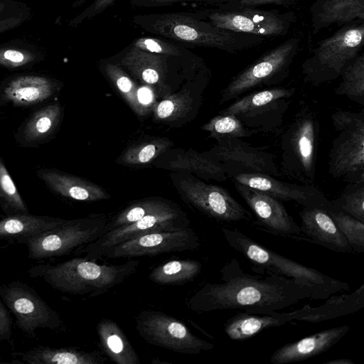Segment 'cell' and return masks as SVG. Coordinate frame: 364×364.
<instances>
[{"label": "cell", "mask_w": 364, "mask_h": 364, "mask_svg": "<svg viewBox=\"0 0 364 364\" xmlns=\"http://www.w3.org/2000/svg\"><path fill=\"white\" fill-rule=\"evenodd\" d=\"M117 0H92L91 3L70 22L77 26L85 21L95 18L112 6Z\"/></svg>", "instance_id": "43"}, {"label": "cell", "mask_w": 364, "mask_h": 364, "mask_svg": "<svg viewBox=\"0 0 364 364\" xmlns=\"http://www.w3.org/2000/svg\"><path fill=\"white\" fill-rule=\"evenodd\" d=\"M0 206L6 216L29 213L24 200L19 193L18 190L1 156Z\"/></svg>", "instance_id": "37"}, {"label": "cell", "mask_w": 364, "mask_h": 364, "mask_svg": "<svg viewBox=\"0 0 364 364\" xmlns=\"http://www.w3.org/2000/svg\"><path fill=\"white\" fill-rule=\"evenodd\" d=\"M311 25L316 33L336 23L339 26L364 19V0H316L311 5Z\"/></svg>", "instance_id": "27"}, {"label": "cell", "mask_w": 364, "mask_h": 364, "mask_svg": "<svg viewBox=\"0 0 364 364\" xmlns=\"http://www.w3.org/2000/svg\"><path fill=\"white\" fill-rule=\"evenodd\" d=\"M139 264V260L129 259L121 264H100L85 257H75L54 265L37 264L28 273L59 291L96 296L127 279Z\"/></svg>", "instance_id": "3"}, {"label": "cell", "mask_w": 364, "mask_h": 364, "mask_svg": "<svg viewBox=\"0 0 364 364\" xmlns=\"http://www.w3.org/2000/svg\"><path fill=\"white\" fill-rule=\"evenodd\" d=\"M12 336V320L0 299V341H10Z\"/></svg>", "instance_id": "45"}, {"label": "cell", "mask_w": 364, "mask_h": 364, "mask_svg": "<svg viewBox=\"0 0 364 364\" xmlns=\"http://www.w3.org/2000/svg\"><path fill=\"white\" fill-rule=\"evenodd\" d=\"M267 275L244 271L232 258L220 269V282L207 283L188 299V307L197 313L239 309L255 314H272L289 307L314 293L306 284L267 272Z\"/></svg>", "instance_id": "1"}, {"label": "cell", "mask_w": 364, "mask_h": 364, "mask_svg": "<svg viewBox=\"0 0 364 364\" xmlns=\"http://www.w3.org/2000/svg\"><path fill=\"white\" fill-rule=\"evenodd\" d=\"M0 298L25 333L35 336L38 328L56 330L63 325L59 314L28 284L15 281L0 286Z\"/></svg>", "instance_id": "12"}, {"label": "cell", "mask_w": 364, "mask_h": 364, "mask_svg": "<svg viewBox=\"0 0 364 364\" xmlns=\"http://www.w3.org/2000/svg\"><path fill=\"white\" fill-rule=\"evenodd\" d=\"M289 0H237V7H255L268 4H284Z\"/></svg>", "instance_id": "47"}, {"label": "cell", "mask_w": 364, "mask_h": 364, "mask_svg": "<svg viewBox=\"0 0 364 364\" xmlns=\"http://www.w3.org/2000/svg\"><path fill=\"white\" fill-rule=\"evenodd\" d=\"M174 208H176V206L161 200L146 199L140 200L130 205L116 215L112 221L107 222L105 228V233L134 223L147 215Z\"/></svg>", "instance_id": "34"}, {"label": "cell", "mask_w": 364, "mask_h": 364, "mask_svg": "<svg viewBox=\"0 0 364 364\" xmlns=\"http://www.w3.org/2000/svg\"><path fill=\"white\" fill-rule=\"evenodd\" d=\"M139 99L140 102L145 106L149 104L151 100V92L146 88H142L138 91Z\"/></svg>", "instance_id": "48"}, {"label": "cell", "mask_w": 364, "mask_h": 364, "mask_svg": "<svg viewBox=\"0 0 364 364\" xmlns=\"http://www.w3.org/2000/svg\"><path fill=\"white\" fill-rule=\"evenodd\" d=\"M107 223L105 218L100 215L68 220L51 230L17 242L27 247L29 259L58 257L95 241L105 233Z\"/></svg>", "instance_id": "8"}, {"label": "cell", "mask_w": 364, "mask_h": 364, "mask_svg": "<svg viewBox=\"0 0 364 364\" xmlns=\"http://www.w3.org/2000/svg\"><path fill=\"white\" fill-rule=\"evenodd\" d=\"M188 50L187 49L178 55L161 54L144 50L131 43L119 53L118 63L141 82L164 86L170 72L171 63Z\"/></svg>", "instance_id": "21"}, {"label": "cell", "mask_w": 364, "mask_h": 364, "mask_svg": "<svg viewBox=\"0 0 364 364\" xmlns=\"http://www.w3.org/2000/svg\"><path fill=\"white\" fill-rule=\"evenodd\" d=\"M141 29L181 45L210 47L234 53L262 41V36L220 28L200 12L151 13L133 16Z\"/></svg>", "instance_id": "2"}, {"label": "cell", "mask_w": 364, "mask_h": 364, "mask_svg": "<svg viewBox=\"0 0 364 364\" xmlns=\"http://www.w3.org/2000/svg\"><path fill=\"white\" fill-rule=\"evenodd\" d=\"M191 98L188 92L178 93L159 102L155 109V115L160 119H173L191 109Z\"/></svg>", "instance_id": "42"}, {"label": "cell", "mask_w": 364, "mask_h": 364, "mask_svg": "<svg viewBox=\"0 0 364 364\" xmlns=\"http://www.w3.org/2000/svg\"><path fill=\"white\" fill-rule=\"evenodd\" d=\"M327 299L318 306L306 304L287 314L291 321L316 323L353 314L364 307V284L350 294L331 296Z\"/></svg>", "instance_id": "25"}, {"label": "cell", "mask_w": 364, "mask_h": 364, "mask_svg": "<svg viewBox=\"0 0 364 364\" xmlns=\"http://www.w3.org/2000/svg\"><path fill=\"white\" fill-rule=\"evenodd\" d=\"M202 264L195 259H173L156 267L149 279L160 285H181L192 281L200 272Z\"/></svg>", "instance_id": "32"}, {"label": "cell", "mask_w": 364, "mask_h": 364, "mask_svg": "<svg viewBox=\"0 0 364 364\" xmlns=\"http://www.w3.org/2000/svg\"><path fill=\"white\" fill-rule=\"evenodd\" d=\"M338 135L328 155V171L347 183L364 182V109L340 110L331 114Z\"/></svg>", "instance_id": "6"}, {"label": "cell", "mask_w": 364, "mask_h": 364, "mask_svg": "<svg viewBox=\"0 0 364 364\" xmlns=\"http://www.w3.org/2000/svg\"><path fill=\"white\" fill-rule=\"evenodd\" d=\"M211 138L218 140L224 137L243 138L256 134L246 127L235 116L230 114H220L211 119L202 127Z\"/></svg>", "instance_id": "38"}, {"label": "cell", "mask_w": 364, "mask_h": 364, "mask_svg": "<svg viewBox=\"0 0 364 364\" xmlns=\"http://www.w3.org/2000/svg\"><path fill=\"white\" fill-rule=\"evenodd\" d=\"M28 17L29 14H24L9 17L0 21V34L18 27L25 21H26Z\"/></svg>", "instance_id": "46"}, {"label": "cell", "mask_w": 364, "mask_h": 364, "mask_svg": "<svg viewBox=\"0 0 364 364\" xmlns=\"http://www.w3.org/2000/svg\"><path fill=\"white\" fill-rule=\"evenodd\" d=\"M349 358H337L325 362L324 364H353Z\"/></svg>", "instance_id": "49"}, {"label": "cell", "mask_w": 364, "mask_h": 364, "mask_svg": "<svg viewBox=\"0 0 364 364\" xmlns=\"http://www.w3.org/2000/svg\"><path fill=\"white\" fill-rule=\"evenodd\" d=\"M103 70L108 78L114 84L132 109L140 116L147 113L146 107L139 99L138 91L135 84L122 70L119 63L105 61Z\"/></svg>", "instance_id": "36"}, {"label": "cell", "mask_w": 364, "mask_h": 364, "mask_svg": "<svg viewBox=\"0 0 364 364\" xmlns=\"http://www.w3.org/2000/svg\"><path fill=\"white\" fill-rule=\"evenodd\" d=\"M68 220L28 213L6 216L0 220V240H16L51 230Z\"/></svg>", "instance_id": "30"}, {"label": "cell", "mask_w": 364, "mask_h": 364, "mask_svg": "<svg viewBox=\"0 0 364 364\" xmlns=\"http://www.w3.org/2000/svg\"><path fill=\"white\" fill-rule=\"evenodd\" d=\"M14 355L18 356L22 362L30 364H102L107 360L97 350L87 352L43 346Z\"/></svg>", "instance_id": "28"}, {"label": "cell", "mask_w": 364, "mask_h": 364, "mask_svg": "<svg viewBox=\"0 0 364 364\" xmlns=\"http://www.w3.org/2000/svg\"><path fill=\"white\" fill-rule=\"evenodd\" d=\"M214 26L237 33L259 36H285L294 19L292 13L280 14L252 7H236L200 11Z\"/></svg>", "instance_id": "13"}, {"label": "cell", "mask_w": 364, "mask_h": 364, "mask_svg": "<svg viewBox=\"0 0 364 364\" xmlns=\"http://www.w3.org/2000/svg\"><path fill=\"white\" fill-rule=\"evenodd\" d=\"M348 331L349 326L343 325L287 343L272 354L269 361L272 364H287L305 360L332 348Z\"/></svg>", "instance_id": "23"}, {"label": "cell", "mask_w": 364, "mask_h": 364, "mask_svg": "<svg viewBox=\"0 0 364 364\" xmlns=\"http://www.w3.org/2000/svg\"><path fill=\"white\" fill-rule=\"evenodd\" d=\"M200 245L198 235L189 226L176 231L151 232L122 242L107 250L102 258H130L193 251Z\"/></svg>", "instance_id": "16"}, {"label": "cell", "mask_w": 364, "mask_h": 364, "mask_svg": "<svg viewBox=\"0 0 364 364\" xmlns=\"http://www.w3.org/2000/svg\"><path fill=\"white\" fill-rule=\"evenodd\" d=\"M299 41L295 37L287 39L233 77L220 94V103L235 100L256 88L280 83L289 73Z\"/></svg>", "instance_id": "9"}, {"label": "cell", "mask_w": 364, "mask_h": 364, "mask_svg": "<svg viewBox=\"0 0 364 364\" xmlns=\"http://www.w3.org/2000/svg\"><path fill=\"white\" fill-rule=\"evenodd\" d=\"M329 209L303 207L299 212L301 234L331 251L348 253L353 250L331 217Z\"/></svg>", "instance_id": "22"}, {"label": "cell", "mask_w": 364, "mask_h": 364, "mask_svg": "<svg viewBox=\"0 0 364 364\" xmlns=\"http://www.w3.org/2000/svg\"><path fill=\"white\" fill-rule=\"evenodd\" d=\"M24 14H30L28 7L24 4L15 0H0V21Z\"/></svg>", "instance_id": "44"}, {"label": "cell", "mask_w": 364, "mask_h": 364, "mask_svg": "<svg viewBox=\"0 0 364 364\" xmlns=\"http://www.w3.org/2000/svg\"><path fill=\"white\" fill-rule=\"evenodd\" d=\"M331 203L333 209L364 223V182L348 183L341 195Z\"/></svg>", "instance_id": "39"}, {"label": "cell", "mask_w": 364, "mask_h": 364, "mask_svg": "<svg viewBox=\"0 0 364 364\" xmlns=\"http://www.w3.org/2000/svg\"><path fill=\"white\" fill-rule=\"evenodd\" d=\"M169 146L168 141L161 139L143 142L128 149L122 155V161L128 164H147Z\"/></svg>", "instance_id": "41"}, {"label": "cell", "mask_w": 364, "mask_h": 364, "mask_svg": "<svg viewBox=\"0 0 364 364\" xmlns=\"http://www.w3.org/2000/svg\"><path fill=\"white\" fill-rule=\"evenodd\" d=\"M222 232L228 244L242 254L256 269L284 276L306 284L312 290L314 299H326L336 293L350 291L346 282L278 254L237 229L223 228Z\"/></svg>", "instance_id": "4"}, {"label": "cell", "mask_w": 364, "mask_h": 364, "mask_svg": "<svg viewBox=\"0 0 364 364\" xmlns=\"http://www.w3.org/2000/svg\"><path fill=\"white\" fill-rule=\"evenodd\" d=\"M179 187L185 199L209 217L227 223L252 219L251 213L223 187L193 178L181 180Z\"/></svg>", "instance_id": "17"}, {"label": "cell", "mask_w": 364, "mask_h": 364, "mask_svg": "<svg viewBox=\"0 0 364 364\" xmlns=\"http://www.w3.org/2000/svg\"><path fill=\"white\" fill-rule=\"evenodd\" d=\"M364 25L346 26L323 39L303 63L302 74L306 82L319 85L341 76L363 46Z\"/></svg>", "instance_id": "7"}, {"label": "cell", "mask_w": 364, "mask_h": 364, "mask_svg": "<svg viewBox=\"0 0 364 364\" xmlns=\"http://www.w3.org/2000/svg\"><path fill=\"white\" fill-rule=\"evenodd\" d=\"M100 345L117 364H140L139 358L126 335L114 321L104 318L97 326Z\"/></svg>", "instance_id": "31"}, {"label": "cell", "mask_w": 364, "mask_h": 364, "mask_svg": "<svg viewBox=\"0 0 364 364\" xmlns=\"http://www.w3.org/2000/svg\"><path fill=\"white\" fill-rule=\"evenodd\" d=\"M217 141L204 154L223 165L230 178L246 173L282 176L274 154L252 146L241 138L224 137Z\"/></svg>", "instance_id": "15"}, {"label": "cell", "mask_w": 364, "mask_h": 364, "mask_svg": "<svg viewBox=\"0 0 364 364\" xmlns=\"http://www.w3.org/2000/svg\"><path fill=\"white\" fill-rule=\"evenodd\" d=\"M136 329L147 343L176 353L196 355L214 345L201 339L177 318L154 310H144L136 317Z\"/></svg>", "instance_id": "11"}, {"label": "cell", "mask_w": 364, "mask_h": 364, "mask_svg": "<svg viewBox=\"0 0 364 364\" xmlns=\"http://www.w3.org/2000/svg\"><path fill=\"white\" fill-rule=\"evenodd\" d=\"M232 179L233 182L259 190L279 200L294 201L302 207L333 208L331 200L314 185L283 182L274 176L260 173H240Z\"/></svg>", "instance_id": "18"}, {"label": "cell", "mask_w": 364, "mask_h": 364, "mask_svg": "<svg viewBox=\"0 0 364 364\" xmlns=\"http://www.w3.org/2000/svg\"><path fill=\"white\" fill-rule=\"evenodd\" d=\"M320 123L316 114L304 106L281 136L280 172L302 184L314 185Z\"/></svg>", "instance_id": "5"}, {"label": "cell", "mask_w": 364, "mask_h": 364, "mask_svg": "<svg viewBox=\"0 0 364 364\" xmlns=\"http://www.w3.org/2000/svg\"><path fill=\"white\" fill-rule=\"evenodd\" d=\"M189 227V221L177 207L154 213L129 225L107 232L95 241L77 249L78 254L97 261L113 246L143 235L162 231H176Z\"/></svg>", "instance_id": "14"}, {"label": "cell", "mask_w": 364, "mask_h": 364, "mask_svg": "<svg viewBox=\"0 0 364 364\" xmlns=\"http://www.w3.org/2000/svg\"><path fill=\"white\" fill-rule=\"evenodd\" d=\"M328 212L351 247L353 252L363 253L364 252V223L341 210L333 208Z\"/></svg>", "instance_id": "40"}, {"label": "cell", "mask_w": 364, "mask_h": 364, "mask_svg": "<svg viewBox=\"0 0 364 364\" xmlns=\"http://www.w3.org/2000/svg\"><path fill=\"white\" fill-rule=\"evenodd\" d=\"M291 322L287 313L255 314L240 311L230 318L224 325V331L232 341H244L273 327Z\"/></svg>", "instance_id": "29"}, {"label": "cell", "mask_w": 364, "mask_h": 364, "mask_svg": "<svg viewBox=\"0 0 364 364\" xmlns=\"http://www.w3.org/2000/svg\"><path fill=\"white\" fill-rule=\"evenodd\" d=\"M61 87L58 80L43 75L18 74L0 84V107H30L48 101Z\"/></svg>", "instance_id": "19"}, {"label": "cell", "mask_w": 364, "mask_h": 364, "mask_svg": "<svg viewBox=\"0 0 364 364\" xmlns=\"http://www.w3.org/2000/svg\"><path fill=\"white\" fill-rule=\"evenodd\" d=\"M294 93V87H285L255 91L235 100L219 113L235 116L255 133H278Z\"/></svg>", "instance_id": "10"}, {"label": "cell", "mask_w": 364, "mask_h": 364, "mask_svg": "<svg viewBox=\"0 0 364 364\" xmlns=\"http://www.w3.org/2000/svg\"><path fill=\"white\" fill-rule=\"evenodd\" d=\"M341 81L335 90L338 95H344L364 106V55L361 53L343 69Z\"/></svg>", "instance_id": "33"}, {"label": "cell", "mask_w": 364, "mask_h": 364, "mask_svg": "<svg viewBox=\"0 0 364 364\" xmlns=\"http://www.w3.org/2000/svg\"><path fill=\"white\" fill-rule=\"evenodd\" d=\"M43 58L41 52L33 45L16 42L0 47V65L8 69L28 68Z\"/></svg>", "instance_id": "35"}, {"label": "cell", "mask_w": 364, "mask_h": 364, "mask_svg": "<svg viewBox=\"0 0 364 364\" xmlns=\"http://www.w3.org/2000/svg\"><path fill=\"white\" fill-rule=\"evenodd\" d=\"M63 117L59 102L49 103L27 117L17 128L14 138L18 146L36 148L48 143L57 132Z\"/></svg>", "instance_id": "24"}, {"label": "cell", "mask_w": 364, "mask_h": 364, "mask_svg": "<svg viewBox=\"0 0 364 364\" xmlns=\"http://www.w3.org/2000/svg\"><path fill=\"white\" fill-rule=\"evenodd\" d=\"M234 184L260 225L278 235L294 237L301 235L299 225L279 200L253 188L236 182Z\"/></svg>", "instance_id": "20"}, {"label": "cell", "mask_w": 364, "mask_h": 364, "mask_svg": "<svg viewBox=\"0 0 364 364\" xmlns=\"http://www.w3.org/2000/svg\"><path fill=\"white\" fill-rule=\"evenodd\" d=\"M37 176L55 193L80 201H96L109 198L100 186L90 181L54 168H41Z\"/></svg>", "instance_id": "26"}]
</instances>
